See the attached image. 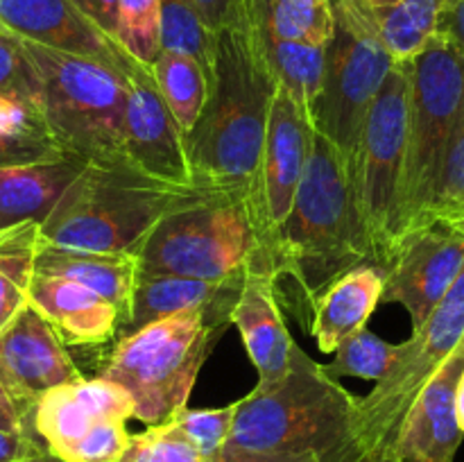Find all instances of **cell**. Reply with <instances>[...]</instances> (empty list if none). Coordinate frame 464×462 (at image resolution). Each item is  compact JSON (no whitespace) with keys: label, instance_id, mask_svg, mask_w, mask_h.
<instances>
[{"label":"cell","instance_id":"7dc6e473","mask_svg":"<svg viewBox=\"0 0 464 462\" xmlns=\"http://www.w3.org/2000/svg\"><path fill=\"white\" fill-rule=\"evenodd\" d=\"M18 462H66V460H62V457H57V456H54V453L45 451V453H41V456L25 457V460H18Z\"/></svg>","mask_w":464,"mask_h":462},{"label":"cell","instance_id":"7bdbcfd3","mask_svg":"<svg viewBox=\"0 0 464 462\" xmlns=\"http://www.w3.org/2000/svg\"><path fill=\"white\" fill-rule=\"evenodd\" d=\"M222 462H320V457L313 453H304V456H236L225 457Z\"/></svg>","mask_w":464,"mask_h":462},{"label":"cell","instance_id":"7a4b0ae2","mask_svg":"<svg viewBox=\"0 0 464 462\" xmlns=\"http://www.w3.org/2000/svg\"><path fill=\"white\" fill-rule=\"evenodd\" d=\"M372 263L352 175L340 149L315 130L293 208L267 243V267L295 284L297 315L311 322L315 299L353 267Z\"/></svg>","mask_w":464,"mask_h":462},{"label":"cell","instance_id":"f6af8a7d","mask_svg":"<svg viewBox=\"0 0 464 462\" xmlns=\"http://www.w3.org/2000/svg\"><path fill=\"white\" fill-rule=\"evenodd\" d=\"M0 428L9 430V433H32V435H36L34 430H32L30 426L25 424V421L18 419V417H14V415H9V412H5V410H0Z\"/></svg>","mask_w":464,"mask_h":462},{"label":"cell","instance_id":"ffe728a7","mask_svg":"<svg viewBox=\"0 0 464 462\" xmlns=\"http://www.w3.org/2000/svg\"><path fill=\"white\" fill-rule=\"evenodd\" d=\"M234 324L256 367L258 383L270 385L284 379L297 342L281 315L275 274L249 270L234 308Z\"/></svg>","mask_w":464,"mask_h":462},{"label":"cell","instance_id":"ab89813d","mask_svg":"<svg viewBox=\"0 0 464 462\" xmlns=\"http://www.w3.org/2000/svg\"><path fill=\"white\" fill-rule=\"evenodd\" d=\"M45 444L32 433H9L0 428V462H18L45 453Z\"/></svg>","mask_w":464,"mask_h":462},{"label":"cell","instance_id":"ee69618b","mask_svg":"<svg viewBox=\"0 0 464 462\" xmlns=\"http://www.w3.org/2000/svg\"><path fill=\"white\" fill-rule=\"evenodd\" d=\"M0 410H5V412H9V415L18 417V419H23V421H25L27 426H30L32 430H34V426H32V421L27 419L25 415H23L21 408H18V403L14 401V397H12V394H9V390L5 388L3 380H0Z\"/></svg>","mask_w":464,"mask_h":462},{"label":"cell","instance_id":"836d02e7","mask_svg":"<svg viewBox=\"0 0 464 462\" xmlns=\"http://www.w3.org/2000/svg\"><path fill=\"white\" fill-rule=\"evenodd\" d=\"M234 417L236 403L225 408H204V410H193L186 406L172 421L198 448L204 462H222Z\"/></svg>","mask_w":464,"mask_h":462},{"label":"cell","instance_id":"b9f144b4","mask_svg":"<svg viewBox=\"0 0 464 462\" xmlns=\"http://www.w3.org/2000/svg\"><path fill=\"white\" fill-rule=\"evenodd\" d=\"M100 30L118 39V7L121 0H72Z\"/></svg>","mask_w":464,"mask_h":462},{"label":"cell","instance_id":"83f0119b","mask_svg":"<svg viewBox=\"0 0 464 462\" xmlns=\"http://www.w3.org/2000/svg\"><path fill=\"white\" fill-rule=\"evenodd\" d=\"M249 16L285 41L326 45L334 36V0H249Z\"/></svg>","mask_w":464,"mask_h":462},{"label":"cell","instance_id":"f1b7e54d","mask_svg":"<svg viewBox=\"0 0 464 462\" xmlns=\"http://www.w3.org/2000/svg\"><path fill=\"white\" fill-rule=\"evenodd\" d=\"M154 77L172 116L188 134L208 98V71L190 54L161 50L152 62Z\"/></svg>","mask_w":464,"mask_h":462},{"label":"cell","instance_id":"7c38bea8","mask_svg":"<svg viewBox=\"0 0 464 462\" xmlns=\"http://www.w3.org/2000/svg\"><path fill=\"white\" fill-rule=\"evenodd\" d=\"M464 270V231L430 225L399 240L383 267L385 288L381 302L401 303L420 329L440 306Z\"/></svg>","mask_w":464,"mask_h":462},{"label":"cell","instance_id":"ac0fdd59","mask_svg":"<svg viewBox=\"0 0 464 462\" xmlns=\"http://www.w3.org/2000/svg\"><path fill=\"white\" fill-rule=\"evenodd\" d=\"M462 371L464 340L412 403L399 430L392 462H456L464 438L456 406Z\"/></svg>","mask_w":464,"mask_h":462},{"label":"cell","instance_id":"5b68a950","mask_svg":"<svg viewBox=\"0 0 464 462\" xmlns=\"http://www.w3.org/2000/svg\"><path fill=\"white\" fill-rule=\"evenodd\" d=\"M227 329L199 308L175 313L118 338L98 376L131 394L136 419L168 424L188 406L199 370Z\"/></svg>","mask_w":464,"mask_h":462},{"label":"cell","instance_id":"ba28073f","mask_svg":"<svg viewBox=\"0 0 464 462\" xmlns=\"http://www.w3.org/2000/svg\"><path fill=\"white\" fill-rule=\"evenodd\" d=\"M462 107L464 57L438 34L415 59H411L401 238L429 225Z\"/></svg>","mask_w":464,"mask_h":462},{"label":"cell","instance_id":"7402d4cb","mask_svg":"<svg viewBox=\"0 0 464 462\" xmlns=\"http://www.w3.org/2000/svg\"><path fill=\"white\" fill-rule=\"evenodd\" d=\"M385 276L374 263H362L335 279L311 308L308 331L322 353H335L340 344L365 329L367 320L383 299Z\"/></svg>","mask_w":464,"mask_h":462},{"label":"cell","instance_id":"8d00e7d4","mask_svg":"<svg viewBox=\"0 0 464 462\" xmlns=\"http://www.w3.org/2000/svg\"><path fill=\"white\" fill-rule=\"evenodd\" d=\"M127 421L107 419L95 424L63 457L66 462H121L131 435Z\"/></svg>","mask_w":464,"mask_h":462},{"label":"cell","instance_id":"e575fe53","mask_svg":"<svg viewBox=\"0 0 464 462\" xmlns=\"http://www.w3.org/2000/svg\"><path fill=\"white\" fill-rule=\"evenodd\" d=\"M430 225H447L464 231V107L426 226Z\"/></svg>","mask_w":464,"mask_h":462},{"label":"cell","instance_id":"cb8c5ba5","mask_svg":"<svg viewBox=\"0 0 464 462\" xmlns=\"http://www.w3.org/2000/svg\"><path fill=\"white\" fill-rule=\"evenodd\" d=\"M84 168V161L68 154L53 161L0 168V229L23 222L41 225Z\"/></svg>","mask_w":464,"mask_h":462},{"label":"cell","instance_id":"74e56055","mask_svg":"<svg viewBox=\"0 0 464 462\" xmlns=\"http://www.w3.org/2000/svg\"><path fill=\"white\" fill-rule=\"evenodd\" d=\"M66 157L54 143L48 131H30V134H0V168L30 166V163L53 161Z\"/></svg>","mask_w":464,"mask_h":462},{"label":"cell","instance_id":"2e32d148","mask_svg":"<svg viewBox=\"0 0 464 462\" xmlns=\"http://www.w3.org/2000/svg\"><path fill=\"white\" fill-rule=\"evenodd\" d=\"M0 21L32 43L93 59L121 75L136 62L72 0H0Z\"/></svg>","mask_w":464,"mask_h":462},{"label":"cell","instance_id":"d6986e66","mask_svg":"<svg viewBox=\"0 0 464 462\" xmlns=\"http://www.w3.org/2000/svg\"><path fill=\"white\" fill-rule=\"evenodd\" d=\"M249 272L227 276V279H198V276H177V274H140L136 284L134 303L127 324L122 326L121 335L136 333L152 322L170 317L175 313L199 308L211 320L220 324H234V308L238 303L243 284Z\"/></svg>","mask_w":464,"mask_h":462},{"label":"cell","instance_id":"9a60e30c","mask_svg":"<svg viewBox=\"0 0 464 462\" xmlns=\"http://www.w3.org/2000/svg\"><path fill=\"white\" fill-rule=\"evenodd\" d=\"M66 347L32 303L0 333V380L30 421L45 392L84 379Z\"/></svg>","mask_w":464,"mask_h":462},{"label":"cell","instance_id":"f35d334b","mask_svg":"<svg viewBox=\"0 0 464 462\" xmlns=\"http://www.w3.org/2000/svg\"><path fill=\"white\" fill-rule=\"evenodd\" d=\"M190 5L213 34L225 27L240 25L249 16V0H190Z\"/></svg>","mask_w":464,"mask_h":462},{"label":"cell","instance_id":"603a6c76","mask_svg":"<svg viewBox=\"0 0 464 462\" xmlns=\"http://www.w3.org/2000/svg\"><path fill=\"white\" fill-rule=\"evenodd\" d=\"M36 272L77 281L102 294L121 313V331L131 315L136 284L140 276L136 254H95L39 245ZM121 335V333H118Z\"/></svg>","mask_w":464,"mask_h":462},{"label":"cell","instance_id":"277c9868","mask_svg":"<svg viewBox=\"0 0 464 462\" xmlns=\"http://www.w3.org/2000/svg\"><path fill=\"white\" fill-rule=\"evenodd\" d=\"M216 195L222 193L159 179L131 163L86 166L41 222V245L139 256L163 217Z\"/></svg>","mask_w":464,"mask_h":462},{"label":"cell","instance_id":"3957f363","mask_svg":"<svg viewBox=\"0 0 464 462\" xmlns=\"http://www.w3.org/2000/svg\"><path fill=\"white\" fill-rule=\"evenodd\" d=\"M356 408L358 399L297 344L284 379L256 383L236 401L225 457L313 453L320 462H358Z\"/></svg>","mask_w":464,"mask_h":462},{"label":"cell","instance_id":"30bf717a","mask_svg":"<svg viewBox=\"0 0 464 462\" xmlns=\"http://www.w3.org/2000/svg\"><path fill=\"white\" fill-rule=\"evenodd\" d=\"M464 340V270L406 342L397 344L392 367L367 397L358 399L356 442L361 457L392 462L399 430L424 385Z\"/></svg>","mask_w":464,"mask_h":462},{"label":"cell","instance_id":"c3c4849f","mask_svg":"<svg viewBox=\"0 0 464 462\" xmlns=\"http://www.w3.org/2000/svg\"><path fill=\"white\" fill-rule=\"evenodd\" d=\"M358 462H385V460H379V457H361V460H358Z\"/></svg>","mask_w":464,"mask_h":462},{"label":"cell","instance_id":"4dcf8cb0","mask_svg":"<svg viewBox=\"0 0 464 462\" xmlns=\"http://www.w3.org/2000/svg\"><path fill=\"white\" fill-rule=\"evenodd\" d=\"M161 45L163 50L190 54L211 68L213 32L204 25L190 0H161Z\"/></svg>","mask_w":464,"mask_h":462},{"label":"cell","instance_id":"60d3db41","mask_svg":"<svg viewBox=\"0 0 464 462\" xmlns=\"http://www.w3.org/2000/svg\"><path fill=\"white\" fill-rule=\"evenodd\" d=\"M438 34L464 57V0H444Z\"/></svg>","mask_w":464,"mask_h":462},{"label":"cell","instance_id":"8fae6325","mask_svg":"<svg viewBox=\"0 0 464 462\" xmlns=\"http://www.w3.org/2000/svg\"><path fill=\"white\" fill-rule=\"evenodd\" d=\"M334 14L335 27L326 43L313 125L340 149L352 175L367 113L397 62L376 34L361 0H334Z\"/></svg>","mask_w":464,"mask_h":462},{"label":"cell","instance_id":"4fadbf2b","mask_svg":"<svg viewBox=\"0 0 464 462\" xmlns=\"http://www.w3.org/2000/svg\"><path fill=\"white\" fill-rule=\"evenodd\" d=\"M125 82V152L131 166L159 179L175 184H193L188 157H186V134L172 116L166 98L157 84L152 66L136 59Z\"/></svg>","mask_w":464,"mask_h":462},{"label":"cell","instance_id":"e0dca14e","mask_svg":"<svg viewBox=\"0 0 464 462\" xmlns=\"http://www.w3.org/2000/svg\"><path fill=\"white\" fill-rule=\"evenodd\" d=\"M134 399L125 388L95 376L45 392L36 401L32 426L45 448L63 460L95 424L127 421L134 417Z\"/></svg>","mask_w":464,"mask_h":462},{"label":"cell","instance_id":"9c48e42d","mask_svg":"<svg viewBox=\"0 0 464 462\" xmlns=\"http://www.w3.org/2000/svg\"><path fill=\"white\" fill-rule=\"evenodd\" d=\"M411 62H397L376 95L352 166L353 199L370 258L383 270L401 238Z\"/></svg>","mask_w":464,"mask_h":462},{"label":"cell","instance_id":"8992f818","mask_svg":"<svg viewBox=\"0 0 464 462\" xmlns=\"http://www.w3.org/2000/svg\"><path fill=\"white\" fill-rule=\"evenodd\" d=\"M23 43L39 72L41 116L54 143L86 166L130 163L122 131L125 82L121 72L27 39Z\"/></svg>","mask_w":464,"mask_h":462},{"label":"cell","instance_id":"52a82bcc","mask_svg":"<svg viewBox=\"0 0 464 462\" xmlns=\"http://www.w3.org/2000/svg\"><path fill=\"white\" fill-rule=\"evenodd\" d=\"M267 234L249 195L222 193L170 213L139 249L140 274L227 279L267 267ZM272 274V272H270Z\"/></svg>","mask_w":464,"mask_h":462},{"label":"cell","instance_id":"1f68e13d","mask_svg":"<svg viewBox=\"0 0 464 462\" xmlns=\"http://www.w3.org/2000/svg\"><path fill=\"white\" fill-rule=\"evenodd\" d=\"M118 41L139 62L152 66L161 45V0H121Z\"/></svg>","mask_w":464,"mask_h":462},{"label":"cell","instance_id":"bcb514c9","mask_svg":"<svg viewBox=\"0 0 464 462\" xmlns=\"http://www.w3.org/2000/svg\"><path fill=\"white\" fill-rule=\"evenodd\" d=\"M458 421H460V428L464 433V371H462V379H460V385H458Z\"/></svg>","mask_w":464,"mask_h":462},{"label":"cell","instance_id":"484cf974","mask_svg":"<svg viewBox=\"0 0 464 462\" xmlns=\"http://www.w3.org/2000/svg\"><path fill=\"white\" fill-rule=\"evenodd\" d=\"M394 62H411L438 36L444 0H361Z\"/></svg>","mask_w":464,"mask_h":462},{"label":"cell","instance_id":"44dd1931","mask_svg":"<svg viewBox=\"0 0 464 462\" xmlns=\"http://www.w3.org/2000/svg\"><path fill=\"white\" fill-rule=\"evenodd\" d=\"M30 303L72 347H107L121 333V313L109 299L77 281L36 272Z\"/></svg>","mask_w":464,"mask_h":462},{"label":"cell","instance_id":"d6a6232c","mask_svg":"<svg viewBox=\"0 0 464 462\" xmlns=\"http://www.w3.org/2000/svg\"><path fill=\"white\" fill-rule=\"evenodd\" d=\"M0 95L41 111V80L16 32L0 21Z\"/></svg>","mask_w":464,"mask_h":462},{"label":"cell","instance_id":"d4e9b609","mask_svg":"<svg viewBox=\"0 0 464 462\" xmlns=\"http://www.w3.org/2000/svg\"><path fill=\"white\" fill-rule=\"evenodd\" d=\"M249 25H252L267 68L276 80V86L284 89L313 120L317 98H320L322 77H324L326 45L279 39L270 30L258 25L252 16H249Z\"/></svg>","mask_w":464,"mask_h":462},{"label":"cell","instance_id":"f546056e","mask_svg":"<svg viewBox=\"0 0 464 462\" xmlns=\"http://www.w3.org/2000/svg\"><path fill=\"white\" fill-rule=\"evenodd\" d=\"M394 356H397V344H390L388 340L379 338L365 326V329L349 335L338 347L334 361L322 367L335 380H338V376L381 380L392 367Z\"/></svg>","mask_w":464,"mask_h":462},{"label":"cell","instance_id":"d590c367","mask_svg":"<svg viewBox=\"0 0 464 462\" xmlns=\"http://www.w3.org/2000/svg\"><path fill=\"white\" fill-rule=\"evenodd\" d=\"M121 462H204L190 439L175 421L148 426V430L131 435Z\"/></svg>","mask_w":464,"mask_h":462},{"label":"cell","instance_id":"6da1fadb","mask_svg":"<svg viewBox=\"0 0 464 462\" xmlns=\"http://www.w3.org/2000/svg\"><path fill=\"white\" fill-rule=\"evenodd\" d=\"M276 89L249 16L240 25L213 34L208 98L186 134V157L195 186L216 193L252 195Z\"/></svg>","mask_w":464,"mask_h":462},{"label":"cell","instance_id":"4316f807","mask_svg":"<svg viewBox=\"0 0 464 462\" xmlns=\"http://www.w3.org/2000/svg\"><path fill=\"white\" fill-rule=\"evenodd\" d=\"M39 245V222L0 229V333L16 320L23 308L30 306Z\"/></svg>","mask_w":464,"mask_h":462},{"label":"cell","instance_id":"5bb4252c","mask_svg":"<svg viewBox=\"0 0 464 462\" xmlns=\"http://www.w3.org/2000/svg\"><path fill=\"white\" fill-rule=\"evenodd\" d=\"M313 136L315 125L311 118L284 89H276L263 143L261 168L249 195L267 234V243L293 208L311 157Z\"/></svg>","mask_w":464,"mask_h":462}]
</instances>
